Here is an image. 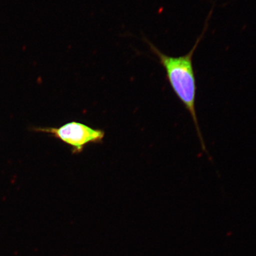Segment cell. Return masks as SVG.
I'll return each instance as SVG.
<instances>
[{
  "label": "cell",
  "instance_id": "6da1fadb",
  "mask_svg": "<svg viewBox=\"0 0 256 256\" xmlns=\"http://www.w3.org/2000/svg\"><path fill=\"white\" fill-rule=\"evenodd\" d=\"M206 24L202 34L198 38L190 52L184 56L174 57L166 55L154 46L151 42L146 40V42L148 44L152 52L158 57L160 63L164 68L166 78L172 91L190 114L200 140L201 148L204 152L208 154L206 142L202 134L197 117L196 110L197 86L193 60H192L195 50L202 40L206 30L208 24Z\"/></svg>",
  "mask_w": 256,
  "mask_h": 256
},
{
  "label": "cell",
  "instance_id": "7a4b0ae2",
  "mask_svg": "<svg viewBox=\"0 0 256 256\" xmlns=\"http://www.w3.org/2000/svg\"><path fill=\"white\" fill-rule=\"evenodd\" d=\"M36 132H44L72 147L73 154L81 153L90 144L103 142L105 133L103 130L94 129L78 122H71L58 128H34Z\"/></svg>",
  "mask_w": 256,
  "mask_h": 256
}]
</instances>
